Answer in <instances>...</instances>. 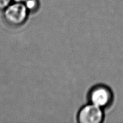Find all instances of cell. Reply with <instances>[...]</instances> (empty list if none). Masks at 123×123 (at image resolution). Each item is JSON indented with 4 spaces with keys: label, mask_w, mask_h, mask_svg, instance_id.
<instances>
[{
    "label": "cell",
    "mask_w": 123,
    "mask_h": 123,
    "mask_svg": "<svg viewBox=\"0 0 123 123\" xmlns=\"http://www.w3.org/2000/svg\"><path fill=\"white\" fill-rule=\"evenodd\" d=\"M80 123H100L104 120L103 109L90 103L83 106L78 115Z\"/></svg>",
    "instance_id": "obj_3"
},
{
    "label": "cell",
    "mask_w": 123,
    "mask_h": 123,
    "mask_svg": "<svg viewBox=\"0 0 123 123\" xmlns=\"http://www.w3.org/2000/svg\"><path fill=\"white\" fill-rule=\"evenodd\" d=\"M24 3L29 13H36L40 7L39 0H26Z\"/></svg>",
    "instance_id": "obj_4"
},
{
    "label": "cell",
    "mask_w": 123,
    "mask_h": 123,
    "mask_svg": "<svg viewBox=\"0 0 123 123\" xmlns=\"http://www.w3.org/2000/svg\"><path fill=\"white\" fill-rule=\"evenodd\" d=\"M12 1L17 2H24L26 0H12Z\"/></svg>",
    "instance_id": "obj_6"
},
{
    "label": "cell",
    "mask_w": 123,
    "mask_h": 123,
    "mask_svg": "<svg viewBox=\"0 0 123 123\" xmlns=\"http://www.w3.org/2000/svg\"><path fill=\"white\" fill-rule=\"evenodd\" d=\"M12 0H0V11L4 10L11 4Z\"/></svg>",
    "instance_id": "obj_5"
},
{
    "label": "cell",
    "mask_w": 123,
    "mask_h": 123,
    "mask_svg": "<svg viewBox=\"0 0 123 123\" xmlns=\"http://www.w3.org/2000/svg\"><path fill=\"white\" fill-rule=\"evenodd\" d=\"M90 103L102 109L109 106L113 100V94L107 86L98 85L94 86L89 93Z\"/></svg>",
    "instance_id": "obj_2"
},
{
    "label": "cell",
    "mask_w": 123,
    "mask_h": 123,
    "mask_svg": "<svg viewBox=\"0 0 123 123\" xmlns=\"http://www.w3.org/2000/svg\"><path fill=\"white\" fill-rule=\"evenodd\" d=\"M29 13L24 2H14L4 10V19L8 25L16 27L25 24Z\"/></svg>",
    "instance_id": "obj_1"
}]
</instances>
